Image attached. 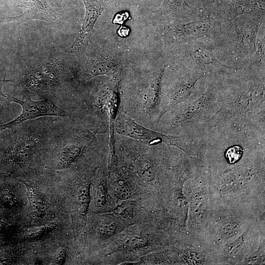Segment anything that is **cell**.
<instances>
[{
    "mask_svg": "<svg viewBox=\"0 0 265 265\" xmlns=\"http://www.w3.org/2000/svg\"><path fill=\"white\" fill-rule=\"evenodd\" d=\"M265 244V220L253 223L242 234L212 255L213 265L245 264L248 259Z\"/></svg>",
    "mask_w": 265,
    "mask_h": 265,
    "instance_id": "1",
    "label": "cell"
},
{
    "mask_svg": "<svg viewBox=\"0 0 265 265\" xmlns=\"http://www.w3.org/2000/svg\"><path fill=\"white\" fill-rule=\"evenodd\" d=\"M220 109L209 119L208 125L215 126L227 121L242 117L252 107L262 105L265 100L264 82H245L236 87Z\"/></svg>",
    "mask_w": 265,
    "mask_h": 265,
    "instance_id": "2",
    "label": "cell"
},
{
    "mask_svg": "<svg viewBox=\"0 0 265 265\" xmlns=\"http://www.w3.org/2000/svg\"><path fill=\"white\" fill-rule=\"evenodd\" d=\"M218 90V83L214 80L205 93L178 111L173 119V127L183 128L207 119L218 106L217 100Z\"/></svg>",
    "mask_w": 265,
    "mask_h": 265,
    "instance_id": "3",
    "label": "cell"
},
{
    "mask_svg": "<svg viewBox=\"0 0 265 265\" xmlns=\"http://www.w3.org/2000/svg\"><path fill=\"white\" fill-rule=\"evenodd\" d=\"M184 42L179 48L182 56L190 69L206 73L212 69L214 71L226 69L228 67L221 64L214 56L212 45L200 39Z\"/></svg>",
    "mask_w": 265,
    "mask_h": 265,
    "instance_id": "4",
    "label": "cell"
},
{
    "mask_svg": "<svg viewBox=\"0 0 265 265\" xmlns=\"http://www.w3.org/2000/svg\"><path fill=\"white\" fill-rule=\"evenodd\" d=\"M263 20H235L230 24L227 35L239 55L247 56L255 53L256 39Z\"/></svg>",
    "mask_w": 265,
    "mask_h": 265,
    "instance_id": "5",
    "label": "cell"
},
{
    "mask_svg": "<svg viewBox=\"0 0 265 265\" xmlns=\"http://www.w3.org/2000/svg\"><path fill=\"white\" fill-rule=\"evenodd\" d=\"M205 73L192 69L175 83L167 94L161 99L158 123L167 112L183 103L192 94L196 82Z\"/></svg>",
    "mask_w": 265,
    "mask_h": 265,
    "instance_id": "6",
    "label": "cell"
},
{
    "mask_svg": "<svg viewBox=\"0 0 265 265\" xmlns=\"http://www.w3.org/2000/svg\"><path fill=\"white\" fill-rule=\"evenodd\" d=\"M8 100L20 104L22 107L21 114L12 121L4 124L6 129H10L24 121L47 116L64 117L66 112L56 106L52 100L45 99L33 101L30 98L20 100L9 95H4Z\"/></svg>",
    "mask_w": 265,
    "mask_h": 265,
    "instance_id": "7",
    "label": "cell"
},
{
    "mask_svg": "<svg viewBox=\"0 0 265 265\" xmlns=\"http://www.w3.org/2000/svg\"><path fill=\"white\" fill-rule=\"evenodd\" d=\"M218 26V22L200 19L176 24L171 26L169 31L177 39L184 42L202 38L212 39L213 35L217 33Z\"/></svg>",
    "mask_w": 265,
    "mask_h": 265,
    "instance_id": "8",
    "label": "cell"
},
{
    "mask_svg": "<svg viewBox=\"0 0 265 265\" xmlns=\"http://www.w3.org/2000/svg\"><path fill=\"white\" fill-rule=\"evenodd\" d=\"M83 1L85 7L84 18L76 39L66 51L69 53L80 50L84 47L105 5V0H83Z\"/></svg>",
    "mask_w": 265,
    "mask_h": 265,
    "instance_id": "9",
    "label": "cell"
},
{
    "mask_svg": "<svg viewBox=\"0 0 265 265\" xmlns=\"http://www.w3.org/2000/svg\"><path fill=\"white\" fill-rule=\"evenodd\" d=\"M17 7L23 9V13L7 19L11 21L26 22L31 20H39L52 22L57 18V13L45 0H18Z\"/></svg>",
    "mask_w": 265,
    "mask_h": 265,
    "instance_id": "10",
    "label": "cell"
},
{
    "mask_svg": "<svg viewBox=\"0 0 265 265\" xmlns=\"http://www.w3.org/2000/svg\"><path fill=\"white\" fill-rule=\"evenodd\" d=\"M60 64L59 61L49 63L30 72L27 83L31 86L41 87L53 84L57 80Z\"/></svg>",
    "mask_w": 265,
    "mask_h": 265,
    "instance_id": "11",
    "label": "cell"
},
{
    "mask_svg": "<svg viewBox=\"0 0 265 265\" xmlns=\"http://www.w3.org/2000/svg\"><path fill=\"white\" fill-rule=\"evenodd\" d=\"M26 186L29 211L33 216L42 218L46 214L48 207L44 197L34 186L21 181Z\"/></svg>",
    "mask_w": 265,
    "mask_h": 265,
    "instance_id": "12",
    "label": "cell"
},
{
    "mask_svg": "<svg viewBox=\"0 0 265 265\" xmlns=\"http://www.w3.org/2000/svg\"><path fill=\"white\" fill-rule=\"evenodd\" d=\"M83 151V146L77 142H71L63 147L57 157V165L59 168L65 167L76 161Z\"/></svg>",
    "mask_w": 265,
    "mask_h": 265,
    "instance_id": "13",
    "label": "cell"
},
{
    "mask_svg": "<svg viewBox=\"0 0 265 265\" xmlns=\"http://www.w3.org/2000/svg\"><path fill=\"white\" fill-rule=\"evenodd\" d=\"M135 169L138 177L145 182H151L156 179V167L147 158L140 157L137 158L135 161Z\"/></svg>",
    "mask_w": 265,
    "mask_h": 265,
    "instance_id": "14",
    "label": "cell"
},
{
    "mask_svg": "<svg viewBox=\"0 0 265 265\" xmlns=\"http://www.w3.org/2000/svg\"><path fill=\"white\" fill-rule=\"evenodd\" d=\"M56 226L54 225L30 227L21 232V240H37L48 235Z\"/></svg>",
    "mask_w": 265,
    "mask_h": 265,
    "instance_id": "15",
    "label": "cell"
},
{
    "mask_svg": "<svg viewBox=\"0 0 265 265\" xmlns=\"http://www.w3.org/2000/svg\"><path fill=\"white\" fill-rule=\"evenodd\" d=\"M36 146V142L33 139H28L22 141L15 150V159L20 162L27 161L33 155Z\"/></svg>",
    "mask_w": 265,
    "mask_h": 265,
    "instance_id": "16",
    "label": "cell"
},
{
    "mask_svg": "<svg viewBox=\"0 0 265 265\" xmlns=\"http://www.w3.org/2000/svg\"><path fill=\"white\" fill-rule=\"evenodd\" d=\"M90 185L84 183L78 187L77 192L78 205L80 212L85 214L88 211L90 201Z\"/></svg>",
    "mask_w": 265,
    "mask_h": 265,
    "instance_id": "17",
    "label": "cell"
},
{
    "mask_svg": "<svg viewBox=\"0 0 265 265\" xmlns=\"http://www.w3.org/2000/svg\"><path fill=\"white\" fill-rule=\"evenodd\" d=\"M192 8L185 0H165L162 6L156 12L165 14H175L181 10Z\"/></svg>",
    "mask_w": 265,
    "mask_h": 265,
    "instance_id": "18",
    "label": "cell"
},
{
    "mask_svg": "<svg viewBox=\"0 0 265 265\" xmlns=\"http://www.w3.org/2000/svg\"><path fill=\"white\" fill-rule=\"evenodd\" d=\"M147 243V239L144 236L139 234H132L126 237L122 246L125 249H135L143 247Z\"/></svg>",
    "mask_w": 265,
    "mask_h": 265,
    "instance_id": "19",
    "label": "cell"
},
{
    "mask_svg": "<svg viewBox=\"0 0 265 265\" xmlns=\"http://www.w3.org/2000/svg\"><path fill=\"white\" fill-rule=\"evenodd\" d=\"M112 190L114 195L118 199L126 200L132 194L131 189L128 184L123 180H118L112 185Z\"/></svg>",
    "mask_w": 265,
    "mask_h": 265,
    "instance_id": "20",
    "label": "cell"
},
{
    "mask_svg": "<svg viewBox=\"0 0 265 265\" xmlns=\"http://www.w3.org/2000/svg\"><path fill=\"white\" fill-rule=\"evenodd\" d=\"M117 227V224L114 221H104L99 227L98 230L99 236L101 238H107L115 233Z\"/></svg>",
    "mask_w": 265,
    "mask_h": 265,
    "instance_id": "21",
    "label": "cell"
},
{
    "mask_svg": "<svg viewBox=\"0 0 265 265\" xmlns=\"http://www.w3.org/2000/svg\"><path fill=\"white\" fill-rule=\"evenodd\" d=\"M106 201V190L102 182L98 183L95 188L94 195V202L96 207H102Z\"/></svg>",
    "mask_w": 265,
    "mask_h": 265,
    "instance_id": "22",
    "label": "cell"
},
{
    "mask_svg": "<svg viewBox=\"0 0 265 265\" xmlns=\"http://www.w3.org/2000/svg\"><path fill=\"white\" fill-rule=\"evenodd\" d=\"M132 204L130 202H126L118 206L114 211V212L123 217H126L132 213Z\"/></svg>",
    "mask_w": 265,
    "mask_h": 265,
    "instance_id": "23",
    "label": "cell"
},
{
    "mask_svg": "<svg viewBox=\"0 0 265 265\" xmlns=\"http://www.w3.org/2000/svg\"><path fill=\"white\" fill-rule=\"evenodd\" d=\"M66 257V251L63 248L59 249L53 257V264L61 265L65 263Z\"/></svg>",
    "mask_w": 265,
    "mask_h": 265,
    "instance_id": "24",
    "label": "cell"
},
{
    "mask_svg": "<svg viewBox=\"0 0 265 265\" xmlns=\"http://www.w3.org/2000/svg\"><path fill=\"white\" fill-rule=\"evenodd\" d=\"M130 14L128 11H122L116 14L112 23L116 24L122 25L130 18Z\"/></svg>",
    "mask_w": 265,
    "mask_h": 265,
    "instance_id": "25",
    "label": "cell"
},
{
    "mask_svg": "<svg viewBox=\"0 0 265 265\" xmlns=\"http://www.w3.org/2000/svg\"><path fill=\"white\" fill-rule=\"evenodd\" d=\"M130 31L129 27L121 25L117 30V34L121 37H126L129 35Z\"/></svg>",
    "mask_w": 265,
    "mask_h": 265,
    "instance_id": "26",
    "label": "cell"
},
{
    "mask_svg": "<svg viewBox=\"0 0 265 265\" xmlns=\"http://www.w3.org/2000/svg\"><path fill=\"white\" fill-rule=\"evenodd\" d=\"M49 5L54 8L60 7L63 0H45Z\"/></svg>",
    "mask_w": 265,
    "mask_h": 265,
    "instance_id": "27",
    "label": "cell"
},
{
    "mask_svg": "<svg viewBox=\"0 0 265 265\" xmlns=\"http://www.w3.org/2000/svg\"><path fill=\"white\" fill-rule=\"evenodd\" d=\"M138 262H127L123 263L120 265H138Z\"/></svg>",
    "mask_w": 265,
    "mask_h": 265,
    "instance_id": "28",
    "label": "cell"
}]
</instances>
